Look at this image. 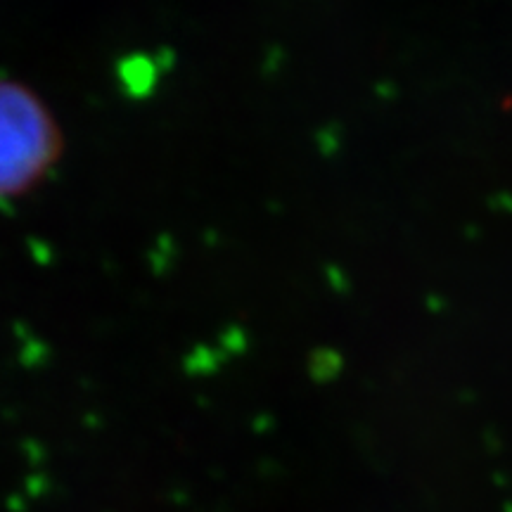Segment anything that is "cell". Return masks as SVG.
I'll return each mask as SVG.
<instances>
[{
  "instance_id": "cell-1",
  "label": "cell",
  "mask_w": 512,
  "mask_h": 512,
  "mask_svg": "<svg viewBox=\"0 0 512 512\" xmlns=\"http://www.w3.org/2000/svg\"><path fill=\"white\" fill-rule=\"evenodd\" d=\"M55 131L41 105L12 83H0V195L24 190L50 164Z\"/></svg>"
}]
</instances>
